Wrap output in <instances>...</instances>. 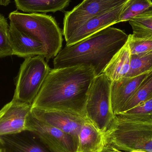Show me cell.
<instances>
[{
  "instance_id": "6da1fadb",
  "label": "cell",
  "mask_w": 152,
  "mask_h": 152,
  "mask_svg": "<svg viewBox=\"0 0 152 152\" xmlns=\"http://www.w3.org/2000/svg\"><path fill=\"white\" fill-rule=\"evenodd\" d=\"M95 77L94 68L85 65L51 69L32 107L66 111L86 118V103Z\"/></svg>"
},
{
  "instance_id": "7a4b0ae2",
  "label": "cell",
  "mask_w": 152,
  "mask_h": 152,
  "mask_svg": "<svg viewBox=\"0 0 152 152\" xmlns=\"http://www.w3.org/2000/svg\"><path fill=\"white\" fill-rule=\"evenodd\" d=\"M128 37L123 30L108 27L75 44L66 45L53 59L54 68L85 65L92 67L96 76L99 75Z\"/></svg>"
},
{
  "instance_id": "3957f363",
  "label": "cell",
  "mask_w": 152,
  "mask_h": 152,
  "mask_svg": "<svg viewBox=\"0 0 152 152\" xmlns=\"http://www.w3.org/2000/svg\"><path fill=\"white\" fill-rule=\"evenodd\" d=\"M10 23L17 29L41 43L48 62L54 58L62 48V33L52 16L44 13H25L18 10L9 14Z\"/></svg>"
},
{
  "instance_id": "277c9868",
  "label": "cell",
  "mask_w": 152,
  "mask_h": 152,
  "mask_svg": "<svg viewBox=\"0 0 152 152\" xmlns=\"http://www.w3.org/2000/svg\"><path fill=\"white\" fill-rule=\"evenodd\" d=\"M104 134L106 145L116 150L152 152V122L133 121L117 115Z\"/></svg>"
},
{
  "instance_id": "5b68a950",
  "label": "cell",
  "mask_w": 152,
  "mask_h": 152,
  "mask_svg": "<svg viewBox=\"0 0 152 152\" xmlns=\"http://www.w3.org/2000/svg\"><path fill=\"white\" fill-rule=\"evenodd\" d=\"M111 83L103 73L96 76L86 103L87 119L103 133L109 129L115 118L112 107Z\"/></svg>"
},
{
  "instance_id": "8992f818",
  "label": "cell",
  "mask_w": 152,
  "mask_h": 152,
  "mask_svg": "<svg viewBox=\"0 0 152 152\" xmlns=\"http://www.w3.org/2000/svg\"><path fill=\"white\" fill-rule=\"evenodd\" d=\"M45 57L25 58L20 65L12 100L32 105L51 69Z\"/></svg>"
},
{
  "instance_id": "52a82bcc",
  "label": "cell",
  "mask_w": 152,
  "mask_h": 152,
  "mask_svg": "<svg viewBox=\"0 0 152 152\" xmlns=\"http://www.w3.org/2000/svg\"><path fill=\"white\" fill-rule=\"evenodd\" d=\"M129 0H84L65 12L63 35L65 39L88 20L126 3Z\"/></svg>"
},
{
  "instance_id": "ba28073f",
  "label": "cell",
  "mask_w": 152,
  "mask_h": 152,
  "mask_svg": "<svg viewBox=\"0 0 152 152\" xmlns=\"http://www.w3.org/2000/svg\"><path fill=\"white\" fill-rule=\"evenodd\" d=\"M26 129L34 134L53 152H77V142L72 136L38 119L30 112L26 119Z\"/></svg>"
},
{
  "instance_id": "9c48e42d",
  "label": "cell",
  "mask_w": 152,
  "mask_h": 152,
  "mask_svg": "<svg viewBox=\"0 0 152 152\" xmlns=\"http://www.w3.org/2000/svg\"><path fill=\"white\" fill-rule=\"evenodd\" d=\"M30 112L38 119L72 136L77 144L80 129L88 120L85 117L77 113L61 110L32 107Z\"/></svg>"
},
{
  "instance_id": "30bf717a",
  "label": "cell",
  "mask_w": 152,
  "mask_h": 152,
  "mask_svg": "<svg viewBox=\"0 0 152 152\" xmlns=\"http://www.w3.org/2000/svg\"><path fill=\"white\" fill-rule=\"evenodd\" d=\"M32 105L12 100L0 110V136L26 130V121Z\"/></svg>"
},
{
  "instance_id": "8fae6325",
  "label": "cell",
  "mask_w": 152,
  "mask_h": 152,
  "mask_svg": "<svg viewBox=\"0 0 152 152\" xmlns=\"http://www.w3.org/2000/svg\"><path fill=\"white\" fill-rule=\"evenodd\" d=\"M126 4L88 20L65 39L66 45L75 44L106 28L119 23L120 16Z\"/></svg>"
},
{
  "instance_id": "7c38bea8",
  "label": "cell",
  "mask_w": 152,
  "mask_h": 152,
  "mask_svg": "<svg viewBox=\"0 0 152 152\" xmlns=\"http://www.w3.org/2000/svg\"><path fill=\"white\" fill-rule=\"evenodd\" d=\"M151 71L135 77H125L112 81V107L115 116L121 113L124 106L133 97L141 84Z\"/></svg>"
},
{
  "instance_id": "4fadbf2b",
  "label": "cell",
  "mask_w": 152,
  "mask_h": 152,
  "mask_svg": "<svg viewBox=\"0 0 152 152\" xmlns=\"http://www.w3.org/2000/svg\"><path fill=\"white\" fill-rule=\"evenodd\" d=\"M0 146L4 152H53L28 130L0 136Z\"/></svg>"
},
{
  "instance_id": "5bb4252c",
  "label": "cell",
  "mask_w": 152,
  "mask_h": 152,
  "mask_svg": "<svg viewBox=\"0 0 152 152\" xmlns=\"http://www.w3.org/2000/svg\"><path fill=\"white\" fill-rule=\"evenodd\" d=\"M9 37L13 55L20 58L37 56L45 58L46 52L41 43L19 31L11 23L9 26Z\"/></svg>"
},
{
  "instance_id": "9a60e30c",
  "label": "cell",
  "mask_w": 152,
  "mask_h": 152,
  "mask_svg": "<svg viewBox=\"0 0 152 152\" xmlns=\"http://www.w3.org/2000/svg\"><path fill=\"white\" fill-rule=\"evenodd\" d=\"M104 133L88 120L81 127L78 135L77 152H100L106 145Z\"/></svg>"
},
{
  "instance_id": "2e32d148",
  "label": "cell",
  "mask_w": 152,
  "mask_h": 152,
  "mask_svg": "<svg viewBox=\"0 0 152 152\" xmlns=\"http://www.w3.org/2000/svg\"><path fill=\"white\" fill-rule=\"evenodd\" d=\"M131 56L130 48L127 42L113 57L103 73L112 81L126 77L130 70Z\"/></svg>"
},
{
  "instance_id": "e0dca14e",
  "label": "cell",
  "mask_w": 152,
  "mask_h": 152,
  "mask_svg": "<svg viewBox=\"0 0 152 152\" xmlns=\"http://www.w3.org/2000/svg\"><path fill=\"white\" fill-rule=\"evenodd\" d=\"M71 0H14L18 10L25 13H45L60 11L66 8Z\"/></svg>"
},
{
  "instance_id": "ac0fdd59",
  "label": "cell",
  "mask_w": 152,
  "mask_h": 152,
  "mask_svg": "<svg viewBox=\"0 0 152 152\" xmlns=\"http://www.w3.org/2000/svg\"><path fill=\"white\" fill-rule=\"evenodd\" d=\"M151 11L152 0H129L123 8L118 22L129 21Z\"/></svg>"
},
{
  "instance_id": "d6986e66",
  "label": "cell",
  "mask_w": 152,
  "mask_h": 152,
  "mask_svg": "<svg viewBox=\"0 0 152 152\" xmlns=\"http://www.w3.org/2000/svg\"><path fill=\"white\" fill-rule=\"evenodd\" d=\"M118 115L133 121L152 122V97Z\"/></svg>"
},
{
  "instance_id": "ffe728a7",
  "label": "cell",
  "mask_w": 152,
  "mask_h": 152,
  "mask_svg": "<svg viewBox=\"0 0 152 152\" xmlns=\"http://www.w3.org/2000/svg\"><path fill=\"white\" fill-rule=\"evenodd\" d=\"M152 71V50L138 55H131L130 69L126 77H135Z\"/></svg>"
},
{
  "instance_id": "44dd1931",
  "label": "cell",
  "mask_w": 152,
  "mask_h": 152,
  "mask_svg": "<svg viewBox=\"0 0 152 152\" xmlns=\"http://www.w3.org/2000/svg\"><path fill=\"white\" fill-rule=\"evenodd\" d=\"M152 97V71L141 84L133 97L125 105L121 113L130 110Z\"/></svg>"
},
{
  "instance_id": "7402d4cb",
  "label": "cell",
  "mask_w": 152,
  "mask_h": 152,
  "mask_svg": "<svg viewBox=\"0 0 152 152\" xmlns=\"http://www.w3.org/2000/svg\"><path fill=\"white\" fill-rule=\"evenodd\" d=\"M129 22L134 35L152 36V11L135 17Z\"/></svg>"
},
{
  "instance_id": "603a6c76",
  "label": "cell",
  "mask_w": 152,
  "mask_h": 152,
  "mask_svg": "<svg viewBox=\"0 0 152 152\" xmlns=\"http://www.w3.org/2000/svg\"><path fill=\"white\" fill-rule=\"evenodd\" d=\"M127 43L131 55H138L152 50V36L129 35Z\"/></svg>"
},
{
  "instance_id": "cb8c5ba5",
  "label": "cell",
  "mask_w": 152,
  "mask_h": 152,
  "mask_svg": "<svg viewBox=\"0 0 152 152\" xmlns=\"http://www.w3.org/2000/svg\"><path fill=\"white\" fill-rule=\"evenodd\" d=\"M9 26L6 18L0 13V58L13 55L9 40Z\"/></svg>"
},
{
  "instance_id": "d4e9b609",
  "label": "cell",
  "mask_w": 152,
  "mask_h": 152,
  "mask_svg": "<svg viewBox=\"0 0 152 152\" xmlns=\"http://www.w3.org/2000/svg\"><path fill=\"white\" fill-rule=\"evenodd\" d=\"M100 152H115V150L112 147L109 145H106L104 148L103 150Z\"/></svg>"
},
{
  "instance_id": "484cf974",
  "label": "cell",
  "mask_w": 152,
  "mask_h": 152,
  "mask_svg": "<svg viewBox=\"0 0 152 152\" xmlns=\"http://www.w3.org/2000/svg\"><path fill=\"white\" fill-rule=\"evenodd\" d=\"M11 0H0V6H7Z\"/></svg>"
},
{
  "instance_id": "4316f807",
  "label": "cell",
  "mask_w": 152,
  "mask_h": 152,
  "mask_svg": "<svg viewBox=\"0 0 152 152\" xmlns=\"http://www.w3.org/2000/svg\"><path fill=\"white\" fill-rule=\"evenodd\" d=\"M114 149V148H113ZM115 150V152H123L121 151H118V150H116V149H114ZM128 152H149L148 151H140V150H136V151H132Z\"/></svg>"
},
{
  "instance_id": "83f0119b",
  "label": "cell",
  "mask_w": 152,
  "mask_h": 152,
  "mask_svg": "<svg viewBox=\"0 0 152 152\" xmlns=\"http://www.w3.org/2000/svg\"><path fill=\"white\" fill-rule=\"evenodd\" d=\"M0 152H4L3 149L0 146Z\"/></svg>"
}]
</instances>
